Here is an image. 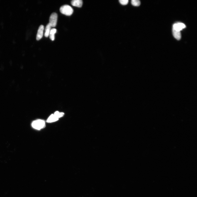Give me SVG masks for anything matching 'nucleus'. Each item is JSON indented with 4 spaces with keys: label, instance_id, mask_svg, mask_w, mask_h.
<instances>
[{
    "label": "nucleus",
    "instance_id": "nucleus-1",
    "mask_svg": "<svg viewBox=\"0 0 197 197\" xmlns=\"http://www.w3.org/2000/svg\"><path fill=\"white\" fill-rule=\"evenodd\" d=\"M60 11L62 14L67 16H71L73 12V8L69 5H65L61 6Z\"/></svg>",
    "mask_w": 197,
    "mask_h": 197
},
{
    "label": "nucleus",
    "instance_id": "nucleus-2",
    "mask_svg": "<svg viewBox=\"0 0 197 197\" xmlns=\"http://www.w3.org/2000/svg\"><path fill=\"white\" fill-rule=\"evenodd\" d=\"M32 125L34 129L37 130H40L45 127V122L42 120H37L33 121L32 124Z\"/></svg>",
    "mask_w": 197,
    "mask_h": 197
},
{
    "label": "nucleus",
    "instance_id": "nucleus-3",
    "mask_svg": "<svg viewBox=\"0 0 197 197\" xmlns=\"http://www.w3.org/2000/svg\"><path fill=\"white\" fill-rule=\"evenodd\" d=\"M58 15L56 13H52L50 17L49 23L51 27H55L56 26L57 21Z\"/></svg>",
    "mask_w": 197,
    "mask_h": 197
},
{
    "label": "nucleus",
    "instance_id": "nucleus-4",
    "mask_svg": "<svg viewBox=\"0 0 197 197\" xmlns=\"http://www.w3.org/2000/svg\"><path fill=\"white\" fill-rule=\"evenodd\" d=\"M44 29V25H41L39 26L36 37V39L37 40H40L42 37Z\"/></svg>",
    "mask_w": 197,
    "mask_h": 197
},
{
    "label": "nucleus",
    "instance_id": "nucleus-5",
    "mask_svg": "<svg viewBox=\"0 0 197 197\" xmlns=\"http://www.w3.org/2000/svg\"><path fill=\"white\" fill-rule=\"evenodd\" d=\"M185 28L186 25L182 23H178L175 24L173 25V29L177 31H180Z\"/></svg>",
    "mask_w": 197,
    "mask_h": 197
},
{
    "label": "nucleus",
    "instance_id": "nucleus-6",
    "mask_svg": "<svg viewBox=\"0 0 197 197\" xmlns=\"http://www.w3.org/2000/svg\"><path fill=\"white\" fill-rule=\"evenodd\" d=\"M71 3L73 6L81 7L82 5L83 2L82 0H73L71 1Z\"/></svg>",
    "mask_w": 197,
    "mask_h": 197
},
{
    "label": "nucleus",
    "instance_id": "nucleus-7",
    "mask_svg": "<svg viewBox=\"0 0 197 197\" xmlns=\"http://www.w3.org/2000/svg\"><path fill=\"white\" fill-rule=\"evenodd\" d=\"M173 36L177 40H179L181 38V35L180 31H177L173 29Z\"/></svg>",
    "mask_w": 197,
    "mask_h": 197
},
{
    "label": "nucleus",
    "instance_id": "nucleus-8",
    "mask_svg": "<svg viewBox=\"0 0 197 197\" xmlns=\"http://www.w3.org/2000/svg\"><path fill=\"white\" fill-rule=\"evenodd\" d=\"M59 119L54 114L51 115L47 121V122L48 123H52L57 121Z\"/></svg>",
    "mask_w": 197,
    "mask_h": 197
},
{
    "label": "nucleus",
    "instance_id": "nucleus-9",
    "mask_svg": "<svg viewBox=\"0 0 197 197\" xmlns=\"http://www.w3.org/2000/svg\"><path fill=\"white\" fill-rule=\"evenodd\" d=\"M51 26L49 23L47 24L45 28V36L47 37L49 36L50 33L51 29Z\"/></svg>",
    "mask_w": 197,
    "mask_h": 197
},
{
    "label": "nucleus",
    "instance_id": "nucleus-10",
    "mask_svg": "<svg viewBox=\"0 0 197 197\" xmlns=\"http://www.w3.org/2000/svg\"><path fill=\"white\" fill-rule=\"evenodd\" d=\"M57 32V30L55 28L52 29L50 30V33L49 36L51 40L52 41H54L55 39V34Z\"/></svg>",
    "mask_w": 197,
    "mask_h": 197
},
{
    "label": "nucleus",
    "instance_id": "nucleus-11",
    "mask_svg": "<svg viewBox=\"0 0 197 197\" xmlns=\"http://www.w3.org/2000/svg\"><path fill=\"white\" fill-rule=\"evenodd\" d=\"M131 3L133 6H138L140 5L141 2L139 0H132L131 1Z\"/></svg>",
    "mask_w": 197,
    "mask_h": 197
},
{
    "label": "nucleus",
    "instance_id": "nucleus-12",
    "mask_svg": "<svg viewBox=\"0 0 197 197\" xmlns=\"http://www.w3.org/2000/svg\"><path fill=\"white\" fill-rule=\"evenodd\" d=\"M54 115L59 119V118L64 116V113L63 112H60L58 111H56Z\"/></svg>",
    "mask_w": 197,
    "mask_h": 197
},
{
    "label": "nucleus",
    "instance_id": "nucleus-13",
    "mask_svg": "<svg viewBox=\"0 0 197 197\" xmlns=\"http://www.w3.org/2000/svg\"><path fill=\"white\" fill-rule=\"evenodd\" d=\"M120 3L122 5H126L129 3L128 0H120L119 1Z\"/></svg>",
    "mask_w": 197,
    "mask_h": 197
}]
</instances>
